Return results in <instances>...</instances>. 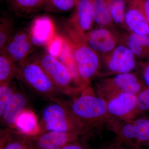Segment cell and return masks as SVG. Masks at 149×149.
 <instances>
[{"label": "cell", "instance_id": "6da1fadb", "mask_svg": "<svg viewBox=\"0 0 149 149\" xmlns=\"http://www.w3.org/2000/svg\"><path fill=\"white\" fill-rule=\"evenodd\" d=\"M57 99L92 133L103 125L109 127L116 120L109 113L106 101L99 96L90 85L70 100Z\"/></svg>", "mask_w": 149, "mask_h": 149}, {"label": "cell", "instance_id": "7a4b0ae2", "mask_svg": "<svg viewBox=\"0 0 149 149\" xmlns=\"http://www.w3.org/2000/svg\"><path fill=\"white\" fill-rule=\"evenodd\" d=\"M63 35L72 49L77 65V71L84 87L90 85L93 79L98 76L101 60L98 54L88 45L84 34L65 26Z\"/></svg>", "mask_w": 149, "mask_h": 149}, {"label": "cell", "instance_id": "3957f363", "mask_svg": "<svg viewBox=\"0 0 149 149\" xmlns=\"http://www.w3.org/2000/svg\"><path fill=\"white\" fill-rule=\"evenodd\" d=\"M43 109L40 121L41 133L47 131L72 133L82 138L93 133L57 99Z\"/></svg>", "mask_w": 149, "mask_h": 149}, {"label": "cell", "instance_id": "277c9868", "mask_svg": "<svg viewBox=\"0 0 149 149\" xmlns=\"http://www.w3.org/2000/svg\"><path fill=\"white\" fill-rule=\"evenodd\" d=\"M16 77L27 87L45 98H58L61 92L52 82L33 55L17 64Z\"/></svg>", "mask_w": 149, "mask_h": 149}, {"label": "cell", "instance_id": "5b68a950", "mask_svg": "<svg viewBox=\"0 0 149 149\" xmlns=\"http://www.w3.org/2000/svg\"><path fill=\"white\" fill-rule=\"evenodd\" d=\"M128 121L116 120L110 129L116 135L115 142L139 149L149 141V114L140 116Z\"/></svg>", "mask_w": 149, "mask_h": 149}, {"label": "cell", "instance_id": "8992f818", "mask_svg": "<svg viewBox=\"0 0 149 149\" xmlns=\"http://www.w3.org/2000/svg\"><path fill=\"white\" fill-rule=\"evenodd\" d=\"M61 93L75 96L83 90L77 86L72 74L58 58L47 52L33 55Z\"/></svg>", "mask_w": 149, "mask_h": 149}, {"label": "cell", "instance_id": "52a82bcc", "mask_svg": "<svg viewBox=\"0 0 149 149\" xmlns=\"http://www.w3.org/2000/svg\"><path fill=\"white\" fill-rule=\"evenodd\" d=\"M95 83L96 93L106 101L121 93L137 95L146 88L136 72L119 74L99 78Z\"/></svg>", "mask_w": 149, "mask_h": 149}, {"label": "cell", "instance_id": "ba28073f", "mask_svg": "<svg viewBox=\"0 0 149 149\" xmlns=\"http://www.w3.org/2000/svg\"><path fill=\"white\" fill-rule=\"evenodd\" d=\"M100 57L99 78L135 72L140 63L132 52L122 45H118L110 53Z\"/></svg>", "mask_w": 149, "mask_h": 149}, {"label": "cell", "instance_id": "9c48e42d", "mask_svg": "<svg viewBox=\"0 0 149 149\" xmlns=\"http://www.w3.org/2000/svg\"><path fill=\"white\" fill-rule=\"evenodd\" d=\"M36 47L28 29L23 28L15 32L0 54H5L18 64L31 56Z\"/></svg>", "mask_w": 149, "mask_h": 149}, {"label": "cell", "instance_id": "30bf717a", "mask_svg": "<svg viewBox=\"0 0 149 149\" xmlns=\"http://www.w3.org/2000/svg\"><path fill=\"white\" fill-rule=\"evenodd\" d=\"M108 110L116 120L130 121L139 116L137 95L130 93L118 94L106 100Z\"/></svg>", "mask_w": 149, "mask_h": 149}, {"label": "cell", "instance_id": "8fae6325", "mask_svg": "<svg viewBox=\"0 0 149 149\" xmlns=\"http://www.w3.org/2000/svg\"><path fill=\"white\" fill-rule=\"evenodd\" d=\"M87 43L100 56L109 53L120 45L117 34L102 27L92 29L84 34Z\"/></svg>", "mask_w": 149, "mask_h": 149}, {"label": "cell", "instance_id": "7c38bea8", "mask_svg": "<svg viewBox=\"0 0 149 149\" xmlns=\"http://www.w3.org/2000/svg\"><path fill=\"white\" fill-rule=\"evenodd\" d=\"M25 136L32 149H61L68 144L82 138L72 133L55 131H45L31 137Z\"/></svg>", "mask_w": 149, "mask_h": 149}, {"label": "cell", "instance_id": "4fadbf2b", "mask_svg": "<svg viewBox=\"0 0 149 149\" xmlns=\"http://www.w3.org/2000/svg\"><path fill=\"white\" fill-rule=\"evenodd\" d=\"M94 23L91 0H77L74 12L65 25L84 34L93 29Z\"/></svg>", "mask_w": 149, "mask_h": 149}, {"label": "cell", "instance_id": "5bb4252c", "mask_svg": "<svg viewBox=\"0 0 149 149\" xmlns=\"http://www.w3.org/2000/svg\"><path fill=\"white\" fill-rule=\"evenodd\" d=\"M27 29L36 47H45L56 34L53 20L46 15L35 17Z\"/></svg>", "mask_w": 149, "mask_h": 149}, {"label": "cell", "instance_id": "9a60e30c", "mask_svg": "<svg viewBox=\"0 0 149 149\" xmlns=\"http://www.w3.org/2000/svg\"><path fill=\"white\" fill-rule=\"evenodd\" d=\"M120 45H124L141 61L149 59V37L120 29L117 32Z\"/></svg>", "mask_w": 149, "mask_h": 149}, {"label": "cell", "instance_id": "2e32d148", "mask_svg": "<svg viewBox=\"0 0 149 149\" xmlns=\"http://www.w3.org/2000/svg\"><path fill=\"white\" fill-rule=\"evenodd\" d=\"M27 100L25 94L16 89L6 105L1 116L3 125L8 129L13 130L19 114L27 108Z\"/></svg>", "mask_w": 149, "mask_h": 149}, {"label": "cell", "instance_id": "e0dca14e", "mask_svg": "<svg viewBox=\"0 0 149 149\" xmlns=\"http://www.w3.org/2000/svg\"><path fill=\"white\" fill-rule=\"evenodd\" d=\"M12 130L28 137L41 134L40 122L35 111L27 107L23 110L17 118Z\"/></svg>", "mask_w": 149, "mask_h": 149}, {"label": "cell", "instance_id": "ac0fdd59", "mask_svg": "<svg viewBox=\"0 0 149 149\" xmlns=\"http://www.w3.org/2000/svg\"><path fill=\"white\" fill-rule=\"evenodd\" d=\"M125 12L124 22L126 30L137 35L149 37V24L143 14L132 1Z\"/></svg>", "mask_w": 149, "mask_h": 149}, {"label": "cell", "instance_id": "d6986e66", "mask_svg": "<svg viewBox=\"0 0 149 149\" xmlns=\"http://www.w3.org/2000/svg\"><path fill=\"white\" fill-rule=\"evenodd\" d=\"M46 0H5L8 10L19 17L29 18L44 10Z\"/></svg>", "mask_w": 149, "mask_h": 149}, {"label": "cell", "instance_id": "ffe728a7", "mask_svg": "<svg viewBox=\"0 0 149 149\" xmlns=\"http://www.w3.org/2000/svg\"><path fill=\"white\" fill-rule=\"evenodd\" d=\"M91 1L95 23L98 27L115 31L117 27L113 21L106 0H91Z\"/></svg>", "mask_w": 149, "mask_h": 149}, {"label": "cell", "instance_id": "44dd1931", "mask_svg": "<svg viewBox=\"0 0 149 149\" xmlns=\"http://www.w3.org/2000/svg\"><path fill=\"white\" fill-rule=\"evenodd\" d=\"M64 39V47L60 55L58 58L69 70L77 86L83 90L85 87L83 85L78 74L77 65L72 49L65 37Z\"/></svg>", "mask_w": 149, "mask_h": 149}, {"label": "cell", "instance_id": "7402d4cb", "mask_svg": "<svg viewBox=\"0 0 149 149\" xmlns=\"http://www.w3.org/2000/svg\"><path fill=\"white\" fill-rule=\"evenodd\" d=\"M17 65L5 54H0V85L10 83L16 77Z\"/></svg>", "mask_w": 149, "mask_h": 149}, {"label": "cell", "instance_id": "603a6c76", "mask_svg": "<svg viewBox=\"0 0 149 149\" xmlns=\"http://www.w3.org/2000/svg\"><path fill=\"white\" fill-rule=\"evenodd\" d=\"M111 15L116 26L126 30L125 19V2L124 0H106Z\"/></svg>", "mask_w": 149, "mask_h": 149}, {"label": "cell", "instance_id": "cb8c5ba5", "mask_svg": "<svg viewBox=\"0 0 149 149\" xmlns=\"http://www.w3.org/2000/svg\"><path fill=\"white\" fill-rule=\"evenodd\" d=\"M15 31V24L11 17L5 13L0 19V53L2 52Z\"/></svg>", "mask_w": 149, "mask_h": 149}, {"label": "cell", "instance_id": "d4e9b609", "mask_svg": "<svg viewBox=\"0 0 149 149\" xmlns=\"http://www.w3.org/2000/svg\"><path fill=\"white\" fill-rule=\"evenodd\" d=\"M77 0H46L44 10L47 12L62 13L74 8Z\"/></svg>", "mask_w": 149, "mask_h": 149}, {"label": "cell", "instance_id": "484cf974", "mask_svg": "<svg viewBox=\"0 0 149 149\" xmlns=\"http://www.w3.org/2000/svg\"><path fill=\"white\" fill-rule=\"evenodd\" d=\"M4 149H32L25 136L10 130L9 136Z\"/></svg>", "mask_w": 149, "mask_h": 149}, {"label": "cell", "instance_id": "4316f807", "mask_svg": "<svg viewBox=\"0 0 149 149\" xmlns=\"http://www.w3.org/2000/svg\"><path fill=\"white\" fill-rule=\"evenodd\" d=\"M65 39L63 35L56 34L45 46L47 52L51 55L58 58L64 47Z\"/></svg>", "mask_w": 149, "mask_h": 149}, {"label": "cell", "instance_id": "83f0119b", "mask_svg": "<svg viewBox=\"0 0 149 149\" xmlns=\"http://www.w3.org/2000/svg\"><path fill=\"white\" fill-rule=\"evenodd\" d=\"M16 90L11 82L0 85V116L2 115L6 105Z\"/></svg>", "mask_w": 149, "mask_h": 149}, {"label": "cell", "instance_id": "f1b7e54d", "mask_svg": "<svg viewBox=\"0 0 149 149\" xmlns=\"http://www.w3.org/2000/svg\"><path fill=\"white\" fill-rule=\"evenodd\" d=\"M137 108L139 116L149 112V88H145L137 95Z\"/></svg>", "mask_w": 149, "mask_h": 149}, {"label": "cell", "instance_id": "f546056e", "mask_svg": "<svg viewBox=\"0 0 149 149\" xmlns=\"http://www.w3.org/2000/svg\"><path fill=\"white\" fill-rule=\"evenodd\" d=\"M139 74L146 88H149V59L139 63Z\"/></svg>", "mask_w": 149, "mask_h": 149}, {"label": "cell", "instance_id": "4dcf8cb0", "mask_svg": "<svg viewBox=\"0 0 149 149\" xmlns=\"http://www.w3.org/2000/svg\"><path fill=\"white\" fill-rule=\"evenodd\" d=\"M143 14L149 24V0H133Z\"/></svg>", "mask_w": 149, "mask_h": 149}, {"label": "cell", "instance_id": "1f68e13d", "mask_svg": "<svg viewBox=\"0 0 149 149\" xmlns=\"http://www.w3.org/2000/svg\"><path fill=\"white\" fill-rule=\"evenodd\" d=\"M61 149H90L80 140L68 144Z\"/></svg>", "mask_w": 149, "mask_h": 149}, {"label": "cell", "instance_id": "d6a6232c", "mask_svg": "<svg viewBox=\"0 0 149 149\" xmlns=\"http://www.w3.org/2000/svg\"><path fill=\"white\" fill-rule=\"evenodd\" d=\"M104 149H126L123 146V145L115 142L114 143L109 145Z\"/></svg>", "mask_w": 149, "mask_h": 149}, {"label": "cell", "instance_id": "836d02e7", "mask_svg": "<svg viewBox=\"0 0 149 149\" xmlns=\"http://www.w3.org/2000/svg\"><path fill=\"white\" fill-rule=\"evenodd\" d=\"M146 146L148 147V149H149V141L148 144H147Z\"/></svg>", "mask_w": 149, "mask_h": 149}]
</instances>
